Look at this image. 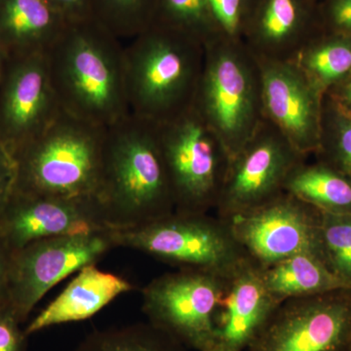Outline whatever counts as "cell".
<instances>
[{"mask_svg":"<svg viewBox=\"0 0 351 351\" xmlns=\"http://www.w3.org/2000/svg\"><path fill=\"white\" fill-rule=\"evenodd\" d=\"M351 289L281 302L246 351H348Z\"/></svg>","mask_w":351,"mask_h":351,"instance_id":"cell-10","label":"cell"},{"mask_svg":"<svg viewBox=\"0 0 351 351\" xmlns=\"http://www.w3.org/2000/svg\"><path fill=\"white\" fill-rule=\"evenodd\" d=\"M124 43L93 19L68 23L45 54L62 112L108 128L130 114Z\"/></svg>","mask_w":351,"mask_h":351,"instance_id":"cell-1","label":"cell"},{"mask_svg":"<svg viewBox=\"0 0 351 351\" xmlns=\"http://www.w3.org/2000/svg\"><path fill=\"white\" fill-rule=\"evenodd\" d=\"M323 29L351 38V0H320Z\"/></svg>","mask_w":351,"mask_h":351,"instance_id":"cell-29","label":"cell"},{"mask_svg":"<svg viewBox=\"0 0 351 351\" xmlns=\"http://www.w3.org/2000/svg\"><path fill=\"white\" fill-rule=\"evenodd\" d=\"M71 351H189V348L147 322L98 330Z\"/></svg>","mask_w":351,"mask_h":351,"instance_id":"cell-23","label":"cell"},{"mask_svg":"<svg viewBox=\"0 0 351 351\" xmlns=\"http://www.w3.org/2000/svg\"><path fill=\"white\" fill-rule=\"evenodd\" d=\"M263 283L279 304L290 299L350 289L317 256L300 253L261 267Z\"/></svg>","mask_w":351,"mask_h":351,"instance_id":"cell-20","label":"cell"},{"mask_svg":"<svg viewBox=\"0 0 351 351\" xmlns=\"http://www.w3.org/2000/svg\"><path fill=\"white\" fill-rule=\"evenodd\" d=\"M246 1H247V0H246Z\"/></svg>","mask_w":351,"mask_h":351,"instance_id":"cell-39","label":"cell"},{"mask_svg":"<svg viewBox=\"0 0 351 351\" xmlns=\"http://www.w3.org/2000/svg\"><path fill=\"white\" fill-rule=\"evenodd\" d=\"M204 46L193 108L232 159L263 120L260 62L241 39L221 36Z\"/></svg>","mask_w":351,"mask_h":351,"instance_id":"cell-5","label":"cell"},{"mask_svg":"<svg viewBox=\"0 0 351 351\" xmlns=\"http://www.w3.org/2000/svg\"><path fill=\"white\" fill-rule=\"evenodd\" d=\"M319 239L323 262L351 289V214L321 212Z\"/></svg>","mask_w":351,"mask_h":351,"instance_id":"cell-27","label":"cell"},{"mask_svg":"<svg viewBox=\"0 0 351 351\" xmlns=\"http://www.w3.org/2000/svg\"><path fill=\"white\" fill-rule=\"evenodd\" d=\"M284 191L321 212L351 214V181L322 161L298 164Z\"/></svg>","mask_w":351,"mask_h":351,"instance_id":"cell-21","label":"cell"},{"mask_svg":"<svg viewBox=\"0 0 351 351\" xmlns=\"http://www.w3.org/2000/svg\"><path fill=\"white\" fill-rule=\"evenodd\" d=\"M68 23L91 19L90 0H45Z\"/></svg>","mask_w":351,"mask_h":351,"instance_id":"cell-32","label":"cell"},{"mask_svg":"<svg viewBox=\"0 0 351 351\" xmlns=\"http://www.w3.org/2000/svg\"><path fill=\"white\" fill-rule=\"evenodd\" d=\"M115 247L133 249L170 263L228 276L248 258L230 223L208 213L173 212L147 225L112 230Z\"/></svg>","mask_w":351,"mask_h":351,"instance_id":"cell-6","label":"cell"},{"mask_svg":"<svg viewBox=\"0 0 351 351\" xmlns=\"http://www.w3.org/2000/svg\"><path fill=\"white\" fill-rule=\"evenodd\" d=\"M226 221L240 246L260 267L300 253L314 254L322 260L321 212L285 191Z\"/></svg>","mask_w":351,"mask_h":351,"instance_id":"cell-12","label":"cell"},{"mask_svg":"<svg viewBox=\"0 0 351 351\" xmlns=\"http://www.w3.org/2000/svg\"><path fill=\"white\" fill-rule=\"evenodd\" d=\"M263 119L304 156L320 144L325 94L292 61H258Z\"/></svg>","mask_w":351,"mask_h":351,"instance_id":"cell-14","label":"cell"},{"mask_svg":"<svg viewBox=\"0 0 351 351\" xmlns=\"http://www.w3.org/2000/svg\"><path fill=\"white\" fill-rule=\"evenodd\" d=\"M225 277L205 270L179 269L143 289V311L151 323L189 350L215 343V315Z\"/></svg>","mask_w":351,"mask_h":351,"instance_id":"cell-8","label":"cell"},{"mask_svg":"<svg viewBox=\"0 0 351 351\" xmlns=\"http://www.w3.org/2000/svg\"><path fill=\"white\" fill-rule=\"evenodd\" d=\"M279 304L263 283L260 265L247 258L225 277L215 315L213 348L246 351Z\"/></svg>","mask_w":351,"mask_h":351,"instance_id":"cell-17","label":"cell"},{"mask_svg":"<svg viewBox=\"0 0 351 351\" xmlns=\"http://www.w3.org/2000/svg\"><path fill=\"white\" fill-rule=\"evenodd\" d=\"M292 62L326 94L351 75V38L321 32L299 51Z\"/></svg>","mask_w":351,"mask_h":351,"instance_id":"cell-22","label":"cell"},{"mask_svg":"<svg viewBox=\"0 0 351 351\" xmlns=\"http://www.w3.org/2000/svg\"><path fill=\"white\" fill-rule=\"evenodd\" d=\"M157 128L175 211L215 209L230 161L225 145L193 108Z\"/></svg>","mask_w":351,"mask_h":351,"instance_id":"cell-7","label":"cell"},{"mask_svg":"<svg viewBox=\"0 0 351 351\" xmlns=\"http://www.w3.org/2000/svg\"><path fill=\"white\" fill-rule=\"evenodd\" d=\"M314 154L351 181V112L329 94L323 99L320 144Z\"/></svg>","mask_w":351,"mask_h":351,"instance_id":"cell-24","label":"cell"},{"mask_svg":"<svg viewBox=\"0 0 351 351\" xmlns=\"http://www.w3.org/2000/svg\"><path fill=\"white\" fill-rule=\"evenodd\" d=\"M317 1H320V0H317Z\"/></svg>","mask_w":351,"mask_h":351,"instance_id":"cell-38","label":"cell"},{"mask_svg":"<svg viewBox=\"0 0 351 351\" xmlns=\"http://www.w3.org/2000/svg\"><path fill=\"white\" fill-rule=\"evenodd\" d=\"M306 156L263 119L230 159L215 210L223 219L261 206L284 193L288 176Z\"/></svg>","mask_w":351,"mask_h":351,"instance_id":"cell-11","label":"cell"},{"mask_svg":"<svg viewBox=\"0 0 351 351\" xmlns=\"http://www.w3.org/2000/svg\"><path fill=\"white\" fill-rule=\"evenodd\" d=\"M96 198L112 230L147 225L175 211L156 123L130 113L107 128Z\"/></svg>","mask_w":351,"mask_h":351,"instance_id":"cell-2","label":"cell"},{"mask_svg":"<svg viewBox=\"0 0 351 351\" xmlns=\"http://www.w3.org/2000/svg\"><path fill=\"white\" fill-rule=\"evenodd\" d=\"M60 112L45 55L3 58L0 84V142L13 156Z\"/></svg>","mask_w":351,"mask_h":351,"instance_id":"cell-13","label":"cell"},{"mask_svg":"<svg viewBox=\"0 0 351 351\" xmlns=\"http://www.w3.org/2000/svg\"><path fill=\"white\" fill-rule=\"evenodd\" d=\"M323 31L317 0H247L241 40L258 61H292Z\"/></svg>","mask_w":351,"mask_h":351,"instance_id":"cell-16","label":"cell"},{"mask_svg":"<svg viewBox=\"0 0 351 351\" xmlns=\"http://www.w3.org/2000/svg\"><path fill=\"white\" fill-rule=\"evenodd\" d=\"M17 186V163L13 154L0 142V214Z\"/></svg>","mask_w":351,"mask_h":351,"instance_id":"cell-31","label":"cell"},{"mask_svg":"<svg viewBox=\"0 0 351 351\" xmlns=\"http://www.w3.org/2000/svg\"><path fill=\"white\" fill-rule=\"evenodd\" d=\"M91 17L122 43L154 24L158 0H90Z\"/></svg>","mask_w":351,"mask_h":351,"instance_id":"cell-25","label":"cell"},{"mask_svg":"<svg viewBox=\"0 0 351 351\" xmlns=\"http://www.w3.org/2000/svg\"><path fill=\"white\" fill-rule=\"evenodd\" d=\"M154 24L181 32L203 45L223 36L208 0H158Z\"/></svg>","mask_w":351,"mask_h":351,"instance_id":"cell-26","label":"cell"},{"mask_svg":"<svg viewBox=\"0 0 351 351\" xmlns=\"http://www.w3.org/2000/svg\"><path fill=\"white\" fill-rule=\"evenodd\" d=\"M2 69H3V56L0 52V84H1Z\"/></svg>","mask_w":351,"mask_h":351,"instance_id":"cell-35","label":"cell"},{"mask_svg":"<svg viewBox=\"0 0 351 351\" xmlns=\"http://www.w3.org/2000/svg\"><path fill=\"white\" fill-rule=\"evenodd\" d=\"M76 274L63 292L25 328L27 336L56 325L86 320L119 295L134 289L123 277L103 271L95 265H87Z\"/></svg>","mask_w":351,"mask_h":351,"instance_id":"cell-18","label":"cell"},{"mask_svg":"<svg viewBox=\"0 0 351 351\" xmlns=\"http://www.w3.org/2000/svg\"><path fill=\"white\" fill-rule=\"evenodd\" d=\"M108 230L96 197H51L15 191L0 214V239L12 252L49 237Z\"/></svg>","mask_w":351,"mask_h":351,"instance_id":"cell-15","label":"cell"},{"mask_svg":"<svg viewBox=\"0 0 351 351\" xmlns=\"http://www.w3.org/2000/svg\"><path fill=\"white\" fill-rule=\"evenodd\" d=\"M110 232L49 237L12 252L5 304L19 322L53 286L117 248Z\"/></svg>","mask_w":351,"mask_h":351,"instance_id":"cell-9","label":"cell"},{"mask_svg":"<svg viewBox=\"0 0 351 351\" xmlns=\"http://www.w3.org/2000/svg\"><path fill=\"white\" fill-rule=\"evenodd\" d=\"M351 112V75L328 93Z\"/></svg>","mask_w":351,"mask_h":351,"instance_id":"cell-34","label":"cell"},{"mask_svg":"<svg viewBox=\"0 0 351 351\" xmlns=\"http://www.w3.org/2000/svg\"><path fill=\"white\" fill-rule=\"evenodd\" d=\"M19 320L6 304L0 306V351H25V331L20 330Z\"/></svg>","mask_w":351,"mask_h":351,"instance_id":"cell-30","label":"cell"},{"mask_svg":"<svg viewBox=\"0 0 351 351\" xmlns=\"http://www.w3.org/2000/svg\"><path fill=\"white\" fill-rule=\"evenodd\" d=\"M219 31L230 38L241 39L246 0H208Z\"/></svg>","mask_w":351,"mask_h":351,"instance_id":"cell-28","label":"cell"},{"mask_svg":"<svg viewBox=\"0 0 351 351\" xmlns=\"http://www.w3.org/2000/svg\"><path fill=\"white\" fill-rule=\"evenodd\" d=\"M12 251L0 239V306L5 304Z\"/></svg>","mask_w":351,"mask_h":351,"instance_id":"cell-33","label":"cell"},{"mask_svg":"<svg viewBox=\"0 0 351 351\" xmlns=\"http://www.w3.org/2000/svg\"><path fill=\"white\" fill-rule=\"evenodd\" d=\"M205 46L181 32L152 24L124 43L129 112L161 124L193 108Z\"/></svg>","mask_w":351,"mask_h":351,"instance_id":"cell-3","label":"cell"},{"mask_svg":"<svg viewBox=\"0 0 351 351\" xmlns=\"http://www.w3.org/2000/svg\"><path fill=\"white\" fill-rule=\"evenodd\" d=\"M348 351H351V348H350V350H348Z\"/></svg>","mask_w":351,"mask_h":351,"instance_id":"cell-37","label":"cell"},{"mask_svg":"<svg viewBox=\"0 0 351 351\" xmlns=\"http://www.w3.org/2000/svg\"><path fill=\"white\" fill-rule=\"evenodd\" d=\"M207 351H221V350H217V348H212L211 350H209Z\"/></svg>","mask_w":351,"mask_h":351,"instance_id":"cell-36","label":"cell"},{"mask_svg":"<svg viewBox=\"0 0 351 351\" xmlns=\"http://www.w3.org/2000/svg\"><path fill=\"white\" fill-rule=\"evenodd\" d=\"M106 131L61 110L14 154L16 191L51 197H96Z\"/></svg>","mask_w":351,"mask_h":351,"instance_id":"cell-4","label":"cell"},{"mask_svg":"<svg viewBox=\"0 0 351 351\" xmlns=\"http://www.w3.org/2000/svg\"><path fill=\"white\" fill-rule=\"evenodd\" d=\"M66 25L45 0H0V52L4 59L45 55Z\"/></svg>","mask_w":351,"mask_h":351,"instance_id":"cell-19","label":"cell"}]
</instances>
